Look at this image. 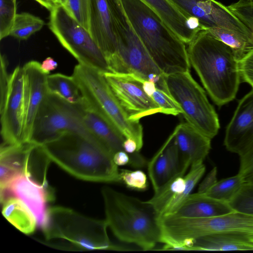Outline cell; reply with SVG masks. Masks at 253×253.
Wrapping results in <instances>:
<instances>
[{"label": "cell", "instance_id": "obj_30", "mask_svg": "<svg viewBox=\"0 0 253 253\" xmlns=\"http://www.w3.org/2000/svg\"><path fill=\"white\" fill-rule=\"evenodd\" d=\"M44 21L27 12L17 14L9 36L21 40L28 39L32 34L40 30Z\"/></svg>", "mask_w": 253, "mask_h": 253}, {"label": "cell", "instance_id": "obj_25", "mask_svg": "<svg viewBox=\"0 0 253 253\" xmlns=\"http://www.w3.org/2000/svg\"><path fill=\"white\" fill-rule=\"evenodd\" d=\"M187 251H253V242L236 234L213 233L193 240Z\"/></svg>", "mask_w": 253, "mask_h": 253}, {"label": "cell", "instance_id": "obj_5", "mask_svg": "<svg viewBox=\"0 0 253 253\" xmlns=\"http://www.w3.org/2000/svg\"><path fill=\"white\" fill-rule=\"evenodd\" d=\"M105 220L85 216L71 209H48L42 227L46 241L56 248L78 251L122 250L113 244L107 233Z\"/></svg>", "mask_w": 253, "mask_h": 253}, {"label": "cell", "instance_id": "obj_15", "mask_svg": "<svg viewBox=\"0 0 253 253\" xmlns=\"http://www.w3.org/2000/svg\"><path fill=\"white\" fill-rule=\"evenodd\" d=\"M206 170L203 163L193 165L188 173L181 171L155 192L148 201L159 217L173 213L203 176Z\"/></svg>", "mask_w": 253, "mask_h": 253}, {"label": "cell", "instance_id": "obj_16", "mask_svg": "<svg viewBox=\"0 0 253 253\" xmlns=\"http://www.w3.org/2000/svg\"><path fill=\"white\" fill-rule=\"evenodd\" d=\"M224 145L240 157L253 149V88L239 101L226 127Z\"/></svg>", "mask_w": 253, "mask_h": 253}, {"label": "cell", "instance_id": "obj_14", "mask_svg": "<svg viewBox=\"0 0 253 253\" xmlns=\"http://www.w3.org/2000/svg\"><path fill=\"white\" fill-rule=\"evenodd\" d=\"M109 87L130 120L161 112L158 105L143 88L145 80L133 74L103 73Z\"/></svg>", "mask_w": 253, "mask_h": 253}, {"label": "cell", "instance_id": "obj_21", "mask_svg": "<svg viewBox=\"0 0 253 253\" xmlns=\"http://www.w3.org/2000/svg\"><path fill=\"white\" fill-rule=\"evenodd\" d=\"M176 127L174 139L182 168L187 170L191 165L203 163L211 149V139L187 122Z\"/></svg>", "mask_w": 253, "mask_h": 253}, {"label": "cell", "instance_id": "obj_42", "mask_svg": "<svg viewBox=\"0 0 253 253\" xmlns=\"http://www.w3.org/2000/svg\"><path fill=\"white\" fill-rule=\"evenodd\" d=\"M143 88L145 92L151 97L156 91L157 87L154 83L148 81H144L143 83Z\"/></svg>", "mask_w": 253, "mask_h": 253}, {"label": "cell", "instance_id": "obj_6", "mask_svg": "<svg viewBox=\"0 0 253 253\" xmlns=\"http://www.w3.org/2000/svg\"><path fill=\"white\" fill-rule=\"evenodd\" d=\"M162 243L168 250H180L193 240L213 233L243 236L253 242V215L234 211L207 218L162 216Z\"/></svg>", "mask_w": 253, "mask_h": 253}, {"label": "cell", "instance_id": "obj_9", "mask_svg": "<svg viewBox=\"0 0 253 253\" xmlns=\"http://www.w3.org/2000/svg\"><path fill=\"white\" fill-rule=\"evenodd\" d=\"M169 94L178 104L187 123L212 139L218 133V115L209 102L206 92L189 71L165 76Z\"/></svg>", "mask_w": 253, "mask_h": 253}, {"label": "cell", "instance_id": "obj_4", "mask_svg": "<svg viewBox=\"0 0 253 253\" xmlns=\"http://www.w3.org/2000/svg\"><path fill=\"white\" fill-rule=\"evenodd\" d=\"M51 161L73 176L86 181L121 182L113 155L96 140L70 133L42 145Z\"/></svg>", "mask_w": 253, "mask_h": 253}, {"label": "cell", "instance_id": "obj_20", "mask_svg": "<svg viewBox=\"0 0 253 253\" xmlns=\"http://www.w3.org/2000/svg\"><path fill=\"white\" fill-rule=\"evenodd\" d=\"M89 33L108 62L116 51L108 0H90Z\"/></svg>", "mask_w": 253, "mask_h": 253}, {"label": "cell", "instance_id": "obj_41", "mask_svg": "<svg viewBox=\"0 0 253 253\" xmlns=\"http://www.w3.org/2000/svg\"><path fill=\"white\" fill-rule=\"evenodd\" d=\"M124 150L129 155L139 152L136 142L132 138H126L123 143Z\"/></svg>", "mask_w": 253, "mask_h": 253}, {"label": "cell", "instance_id": "obj_34", "mask_svg": "<svg viewBox=\"0 0 253 253\" xmlns=\"http://www.w3.org/2000/svg\"><path fill=\"white\" fill-rule=\"evenodd\" d=\"M151 97L160 108L161 113L173 116L182 113L178 104L166 91L157 88Z\"/></svg>", "mask_w": 253, "mask_h": 253}, {"label": "cell", "instance_id": "obj_35", "mask_svg": "<svg viewBox=\"0 0 253 253\" xmlns=\"http://www.w3.org/2000/svg\"><path fill=\"white\" fill-rule=\"evenodd\" d=\"M121 182L127 187L137 190H146L148 187L147 176L140 170H120Z\"/></svg>", "mask_w": 253, "mask_h": 253}, {"label": "cell", "instance_id": "obj_12", "mask_svg": "<svg viewBox=\"0 0 253 253\" xmlns=\"http://www.w3.org/2000/svg\"><path fill=\"white\" fill-rule=\"evenodd\" d=\"M186 18L197 20L202 30L222 28L253 45V33L229 9L215 0H169Z\"/></svg>", "mask_w": 253, "mask_h": 253}, {"label": "cell", "instance_id": "obj_3", "mask_svg": "<svg viewBox=\"0 0 253 253\" xmlns=\"http://www.w3.org/2000/svg\"><path fill=\"white\" fill-rule=\"evenodd\" d=\"M105 220L121 241L145 251L161 243L159 215L148 201L128 196L109 187L101 190Z\"/></svg>", "mask_w": 253, "mask_h": 253}, {"label": "cell", "instance_id": "obj_18", "mask_svg": "<svg viewBox=\"0 0 253 253\" xmlns=\"http://www.w3.org/2000/svg\"><path fill=\"white\" fill-rule=\"evenodd\" d=\"M8 193L21 200L34 215L37 225L44 226L47 216L46 203L53 198L49 186L41 185L24 174L17 176L8 185L1 199L8 197Z\"/></svg>", "mask_w": 253, "mask_h": 253}, {"label": "cell", "instance_id": "obj_11", "mask_svg": "<svg viewBox=\"0 0 253 253\" xmlns=\"http://www.w3.org/2000/svg\"><path fill=\"white\" fill-rule=\"evenodd\" d=\"M49 28L79 62L102 73L111 72L107 60L89 32L59 5L50 11Z\"/></svg>", "mask_w": 253, "mask_h": 253}, {"label": "cell", "instance_id": "obj_28", "mask_svg": "<svg viewBox=\"0 0 253 253\" xmlns=\"http://www.w3.org/2000/svg\"><path fill=\"white\" fill-rule=\"evenodd\" d=\"M245 182L244 177L238 173L234 176L217 181L205 194L215 199L229 203Z\"/></svg>", "mask_w": 253, "mask_h": 253}, {"label": "cell", "instance_id": "obj_7", "mask_svg": "<svg viewBox=\"0 0 253 253\" xmlns=\"http://www.w3.org/2000/svg\"><path fill=\"white\" fill-rule=\"evenodd\" d=\"M72 76L77 82L85 104L109 122L126 137L132 138L140 151L143 144V127L139 121L129 119L114 95L103 73L79 63Z\"/></svg>", "mask_w": 253, "mask_h": 253}, {"label": "cell", "instance_id": "obj_2", "mask_svg": "<svg viewBox=\"0 0 253 253\" xmlns=\"http://www.w3.org/2000/svg\"><path fill=\"white\" fill-rule=\"evenodd\" d=\"M126 14L151 57L166 75L189 71L185 43L142 0H121Z\"/></svg>", "mask_w": 253, "mask_h": 253}, {"label": "cell", "instance_id": "obj_38", "mask_svg": "<svg viewBox=\"0 0 253 253\" xmlns=\"http://www.w3.org/2000/svg\"><path fill=\"white\" fill-rule=\"evenodd\" d=\"M240 164L238 173L244 178L253 174V149L242 157H240Z\"/></svg>", "mask_w": 253, "mask_h": 253}, {"label": "cell", "instance_id": "obj_46", "mask_svg": "<svg viewBox=\"0 0 253 253\" xmlns=\"http://www.w3.org/2000/svg\"><path fill=\"white\" fill-rule=\"evenodd\" d=\"M238 1L241 2H253V0H239Z\"/></svg>", "mask_w": 253, "mask_h": 253}, {"label": "cell", "instance_id": "obj_33", "mask_svg": "<svg viewBox=\"0 0 253 253\" xmlns=\"http://www.w3.org/2000/svg\"><path fill=\"white\" fill-rule=\"evenodd\" d=\"M90 0H67L64 7L69 14L89 32Z\"/></svg>", "mask_w": 253, "mask_h": 253}, {"label": "cell", "instance_id": "obj_40", "mask_svg": "<svg viewBox=\"0 0 253 253\" xmlns=\"http://www.w3.org/2000/svg\"><path fill=\"white\" fill-rule=\"evenodd\" d=\"M58 66V63L52 57H48L41 64L42 70L47 74L54 70Z\"/></svg>", "mask_w": 253, "mask_h": 253}, {"label": "cell", "instance_id": "obj_36", "mask_svg": "<svg viewBox=\"0 0 253 253\" xmlns=\"http://www.w3.org/2000/svg\"><path fill=\"white\" fill-rule=\"evenodd\" d=\"M227 6L253 33V1H238Z\"/></svg>", "mask_w": 253, "mask_h": 253}, {"label": "cell", "instance_id": "obj_32", "mask_svg": "<svg viewBox=\"0 0 253 253\" xmlns=\"http://www.w3.org/2000/svg\"><path fill=\"white\" fill-rule=\"evenodd\" d=\"M16 13V0H0V39L9 36Z\"/></svg>", "mask_w": 253, "mask_h": 253}, {"label": "cell", "instance_id": "obj_31", "mask_svg": "<svg viewBox=\"0 0 253 253\" xmlns=\"http://www.w3.org/2000/svg\"><path fill=\"white\" fill-rule=\"evenodd\" d=\"M228 203L235 211L253 215V183L245 182Z\"/></svg>", "mask_w": 253, "mask_h": 253}, {"label": "cell", "instance_id": "obj_10", "mask_svg": "<svg viewBox=\"0 0 253 253\" xmlns=\"http://www.w3.org/2000/svg\"><path fill=\"white\" fill-rule=\"evenodd\" d=\"M81 103H70L48 92L35 118L30 142L42 145L70 133L96 140L83 124Z\"/></svg>", "mask_w": 253, "mask_h": 253}, {"label": "cell", "instance_id": "obj_1", "mask_svg": "<svg viewBox=\"0 0 253 253\" xmlns=\"http://www.w3.org/2000/svg\"><path fill=\"white\" fill-rule=\"evenodd\" d=\"M188 45L190 64L214 103L222 106L234 100L241 78L232 49L204 30L198 31Z\"/></svg>", "mask_w": 253, "mask_h": 253}, {"label": "cell", "instance_id": "obj_17", "mask_svg": "<svg viewBox=\"0 0 253 253\" xmlns=\"http://www.w3.org/2000/svg\"><path fill=\"white\" fill-rule=\"evenodd\" d=\"M26 80V111L22 134V142H30L34 123L38 112L48 93V75L41 63L30 61L23 66Z\"/></svg>", "mask_w": 253, "mask_h": 253}, {"label": "cell", "instance_id": "obj_19", "mask_svg": "<svg viewBox=\"0 0 253 253\" xmlns=\"http://www.w3.org/2000/svg\"><path fill=\"white\" fill-rule=\"evenodd\" d=\"M172 133L148 164V172L154 191L181 171L186 172L181 165L178 149Z\"/></svg>", "mask_w": 253, "mask_h": 253}, {"label": "cell", "instance_id": "obj_24", "mask_svg": "<svg viewBox=\"0 0 253 253\" xmlns=\"http://www.w3.org/2000/svg\"><path fill=\"white\" fill-rule=\"evenodd\" d=\"M234 211L228 203L197 192L189 194L176 211L169 215L181 217L207 218Z\"/></svg>", "mask_w": 253, "mask_h": 253}, {"label": "cell", "instance_id": "obj_43", "mask_svg": "<svg viewBox=\"0 0 253 253\" xmlns=\"http://www.w3.org/2000/svg\"><path fill=\"white\" fill-rule=\"evenodd\" d=\"M42 6L48 9L49 11H51L56 6L59 5L56 0H35Z\"/></svg>", "mask_w": 253, "mask_h": 253}, {"label": "cell", "instance_id": "obj_13", "mask_svg": "<svg viewBox=\"0 0 253 253\" xmlns=\"http://www.w3.org/2000/svg\"><path fill=\"white\" fill-rule=\"evenodd\" d=\"M26 111V80L23 67L17 66L10 74L8 89L0 103L1 145L22 143Z\"/></svg>", "mask_w": 253, "mask_h": 253}, {"label": "cell", "instance_id": "obj_22", "mask_svg": "<svg viewBox=\"0 0 253 253\" xmlns=\"http://www.w3.org/2000/svg\"><path fill=\"white\" fill-rule=\"evenodd\" d=\"M83 124L88 132L97 142L114 155L124 151L123 143L126 137L105 118L81 103Z\"/></svg>", "mask_w": 253, "mask_h": 253}, {"label": "cell", "instance_id": "obj_23", "mask_svg": "<svg viewBox=\"0 0 253 253\" xmlns=\"http://www.w3.org/2000/svg\"><path fill=\"white\" fill-rule=\"evenodd\" d=\"M152 8L164 23L185 44L202 30L198 22L186 18L169 0H142Z\"/></svg>", "mask_w": 253, "mask_h": 253}, {"label": "cell", "instance_id": "obj_26", "mask_svg": "<svg viewBox=\"0 0 253 253\" xmlns=\"http://www.w3.org/2000/svg\"><path fill=\"white\" fill-rule=\"evenodd\" d=\"M1 203L3 215L17 229L26 234L35 231L36 219L21 200L16 197H8Z\"/></svg>", "mask_w": 253, "mask_h": 253}, {"label": "cell", "instance_id": "obj_39", "mask_svg": "<svg viewBox=\"0 0 253 253\" xmlns=\"http://www.w3.org/2000/svg\"><path fill=\"white\" fill-rule=\"evenodd\" d=\"M217 172L216 167L210 171L200 184L198 190V193L205 194L217 181Z\"/></svg>", "mask_w": 253, "mask_h": 253}, {"label": "cell", "instance_id": "obj_8", "mask_svg": "<svg viewBox=\"0 0 253 253\" xmlns=\"http://www.w3.org/2000/svg\"><path fill=\"white\" fill-rule=\"evenodd\" d=\"M116 43L114 55L108 61L111 72L133 74L147 81L149 75H165L154 62L131 26L121 0H108Z\"/></svg>", "mask_w": 253, "mask_h": 253}, {"label": "cell", "instance_id": "obj_45", "mask_svg": "<svg viewBox=\"0 0 253 253\" xmlns=\"http://www.w3.org/2000/svg\"><path fill=\"white\" fill-rule=\"evenodd\" d=\"M57 3L65 7L67 4V0H56Z\"/></svg>", "mask_w": 253, "mask_h": 253}, {"label": "cell", "instance_id": "obj_29", "mask_svg": "<svg viewBox=\"0 0 253 253\" xmlns=\"http://www.w3.org/2000/svg\"><path fill=\"white\" fill-rule=\"evenodd\" d=\"M205 30L229 46L238 61L253 49V45L250 42L230 31L217 28H209Z\"/></svg>", "mask_w": 253, "mask_h": 253}, {"label": "cell", "instance_id": "obj_37", "mask_svg": "<svg viewBox=\"0 0 253 253\" xmlns=\"http://www.w3.org/2000/svg\"><path fill=\"white\" fill-rule=\"evenodd\" d=\"M241 80L253 88V49L239 61Z\"/></svg>", "mask_w": 253, "mask_h": 253}, {"label": "cell", "instance_id": "obj_44", "mask_svg": "<svg viewBox=\"0 0 253 253\" xmlns=\"http://www.w3.org/2000/svg\"><path fill=\"white\" fill-rule=\"evenodd\" d=\"M245 182L253 183V174L244 178Z\"/></svg>", "mask_w": 253, "mask_h": 253}, {"label": "cell", "instance_id": "obj_27", "mask_svg": "<svg viewBox=\"0 0 253 253\" xmlns=\"http://www.w3.org/2000/svg\"><path fill=\"white\" fill-rule=\"evenodd\" d=\"M47 85L49 93L72 104L82 102L83 96L74 77L57 73L48 75Z\"/></svg>", "mask_w": 253, "mask_h": 253}]
</instances>
